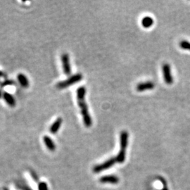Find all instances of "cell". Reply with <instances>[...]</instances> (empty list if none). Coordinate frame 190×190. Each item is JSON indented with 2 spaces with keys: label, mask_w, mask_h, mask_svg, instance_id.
Returning <instances> with one entry per match:
<instances>
[{
  "label": "cell",
  "mask_w": 190,
  "mask_h": 190,
  "mask_svg": "<svg viewBox=\"0 0 190 190\" xmlns=\"http://www.w3.org/2000/svg\"><path fill=\"white\" fill-rule=\"evenodd\" d=\"M86 94V89L85 87H80L77 90V99L78 104L80 108L81 114L82 115L83 122L85 127H90L92 125V120L90 116L88 106L85 100V96Z\"/></svg>",
  "instance_id": "cell-1"
},
{
  "label": "cell",
  "mask_w": 190,
  "mask_h": 190,
  "mask_svg": "<svg viewBox=\"0 0 190 190\" xmlns=\"http://www.w3.org/2000/svg\"><path fill=\"white\" fill-rule=\"evenodd\" d=\"M82 79V75L80 73L75 74V75H72L71 77H70L68 79L64 81H61V82H58L56 87H57L58 89H64V88H66L71 85L75 84L76 82H80V81Z\"/></svg>",
  "instance_id": "cell-2"
},
{
  "label": "cell",
  "mask_w": 190,
  "mask_h": 190,
  "mask_svg": "<svg viewBox=\"0 0 190 190\" xmlns=\"http://www.w3.org/2000/svg\"><path fill=\"white\" fill-rule=\"evenodd\" d=\"M116 162L117 161L116 159H115V157H112V158L108 159L107 161L104 162V163L99 164V165L95 166L93 168V171L94 173H98L101 172V171L106 170L107 169L111 168Z\"/></svg>",
  "instance_id": "cell-3"
},
{
  "label": "cell",
  "mask_w": 190,
  "mask_h": 190,
  "mask_svg": "<svg viewBox=\"0 0 190 190\" xmlns=\"http://www.w3.org/2000/svg\"><path fill=\"white\" fill-rule=\"evenodd\" d=\"M61 62L63 70L65 75H70L71 74V67L69 61V56L66 53H64L61 55Z\"/></svg>",
  "instance_id": "cell-4"
},
{
  "label": "cell",
  "mask_w": 190,
  "mask_h": 190,
  "mask_svg": "<svg viewBox=\"0 0 190 190\" xmlns=\"http://www.w3.org/2000/svg\"><path fill=\"white\" fill-rule=\"evenodd\" d=\"M162 68H163V78L165 82L167 83L168 85L172 84L173 82V78L172 75H171L170 65L168 64H164Z\"/></svg>",
  "instance_id": "cell-5"
},
{
  "label": "cell",
  "mask_w": 190,
  "mask_h": 190,
  "mask_svg": "<svg viewBox=\"0 0 190 190\" xmlns=\"http://www.w3.org/2000/svg\"><path fill=\"white\" fill-rule=\"evenodd\" d=\"M120 152H126V150L128 144V133L123 130L120 134Z\"/></svg>",
  "instance_id": "cell-6"
},
{
  "label": "cell",
  "mask_w": 190,
  "mask_h": 190,
  "mask_svg": "<svg viewBox=\"0 0 190 190\" xmlns=\"http://www.w3.org/2000/svg\"><path fill=\"white\" fill-rule=\"evenodd\" d=\"M155 87V84L152 81H147L144 82H140L137 85L136 90L138 92H144L148 90H152Z\"/></svg>",
  "instance_id": "cell-7"
},
{
  "label": "cell",
  "mask_w": 190,
  "mask_h": 190,
  "mask_svg": "<svg viewBox=\"0 0 190 190\" xmlns=\"http://www.w3.org/2000/svg\"><path fill=\"white\" fill-rule=\"evenodd\" d=\"M99 181L101 183H108V184H118L119 182V178L115 175H106L100 178Z\"/></svg>",
  "instance_id": "cell-8"
},
{
  "label": "cell",
  "mask_w": 190,
  "mask_h": 190,
  "mask_svg": "<svg viewBox=\"0 0 190 190\" xmlns=\"http://www.w3.org/2000/svg\"><path fill=\"white\" fill-rule=\"evenodd\" d=\"M3 98L6 103L10 106L11 107H14L16 106V99L14 97H13L12 94H11L9 92H4L3 93Z\"/></svg>",
  "instance_id": "cell-9"
},
{
  "label": "cell",
  "mask_w": 190,
  "mask_h": 190,
  "mask_svg": "<svg viewBox=\"0 0 190 190\" xmlns=\"http://www.w3.org/2000/svg\"><path fill=\"white\" fill-rule=\"evenodd\" d=\"M17 78H18V82H19L20 83V85H21L23 87L27 88L29 87L30 82L26 75L23 73H19L17 76Z\"/></svg>",
  "instance_id": "cell-10"
},
{
  "label": "cell",
  "mask_w": 190,
  "mask_h": 190,
  "mask_svg": "<svg viewBox=\"0 0 190 190\" xmlns=\"http://www.w3.org/2000/svg\"><path fill=\"white\" fill-rule=\"evenodd\" d=\"M62 124V119L61 118H58V119L53 122V124L50 127L51 133L55 134L57 133L60 128Z\"/></svg>",
  "instance_id": "cell-11"
},
{
  "label": "cell",
  "mask_w": 190,
  "mask_h": 190,
  "mask_svg": "<svg viewBox=\"0 0 190 190\" xmlns=\"http://www.w3.org/2000/svg\"><path fill=\"white\" fill-rule=\"evenodd\" d=\"M43 140H44V142H45V144L46 147H47V148L49 150L53 152V151H54L56 149L55 143L53 142V140L49 137L47 136V135L43 137Z\"/></svg>",
  "instance_id": "cell-12"
},
{
  "label": "cell",
  "mask_w": 190,
  "mask_h": 190,
  "mask_svg": "<svg viewBox=\"0 0 190 190\" xmlns=\"http://www.w3.org/2000/svg\"><path fill=\"white\" fill-rule=\"evenodd\" d=\"M141 24L144 28H149L154 24V19L150 16H145L142 19Z\"/></svg>",
  "instance_id": "cell-13"
},
{
  "label": "cell",
  "mask_w": 190,
  "mask_h": 190,
  "mask_svg": "<svg viewBox=\"0 0 190 190\" xmlns=\"http://www.w3.org/2000/svg\"><path fill=\"white\" fill-rule=\"evenodd\" d=\"M180 47L183 49L190 50V42L187 41H181L180 42Z\"/></svg>",
  "instance_id": "cell-14"
},
{
  "label": "cell",
  "mask_w": 190,
  "mask_h": 190,
  "mask_svg": "<svg viewBox=\"0 0 190 190\" xmlns=\"http://www.w3.org/2000/svg\"><path fill=\"white\" fill-rule=\"evenodd\" d=\"M39 190H49L47 185L45 182H40L38 185Z\"/></svg>",
  "instance_id": "cell-15"
},
{
  "label": "cell",
  "mask_w": 190,
  "mask_h": 190,
  "mask_svg": "<svg viewBox=\"0 0 190 190\" xmlns=\"http://www.w3.org/2000/svg\"><path fill=\"white\" fill-rule=\"evenodd\" d=\"M13 84V82L12 80H5L4 82L2 83L1 86L2 87H5V86H8V85H12Z\"/></svg>",
  "instance_id": "cell-16"
},
{
  "label": "cell",
  "mask_w": 190,
  "mask_h": 190,
  "mask_svg": "<svg viewBox=\"0 0 190 190\" xmlns=\"http://www.w3.org/2000/svg\"><path fill=\"white\" fill-rule=\"evenodd\" d=\"M19 187L22 190H32L31 188H30V187H28L27 186H20Z\"/></svg>",
  "instance_id": "cell-17"
},
{
  "label": "cell",
  "mask_w": 190,
  "mask_h": 190,
  "mask_svg": "<svg viewBox=\"0 0 190 190\" xmlns=\"http://www.w3.org/2000/svg\"><path fill=\"white\" fill-rule=\"evenodd\" d=\"M161 190H168V188H167V187H164V188H163V189H161Z\"/></svg>",
  "instance_id": "cell-18"
},
{
  "label": "cell",
  "mask_w": 190,
  "mask_h": 190,
  "mask_svg": "<svg viewBox=\"0 0 190 190\" xmlns=\"http://www.w3.org/2000/svg\"><path fill=\"white\" fill-rule=\"evenodd\" d=\"M2 92H1V90H0V98H1V97H2Z\"/></svg>",
  "instance_id": "cell-19"
}]
</instances>
